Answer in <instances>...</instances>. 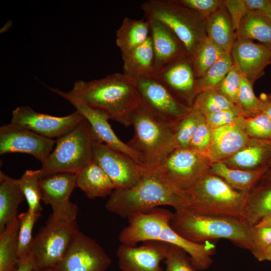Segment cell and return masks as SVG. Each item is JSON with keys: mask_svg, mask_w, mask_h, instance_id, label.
<instances>
[{"mask_svg": "<svg viewBox=\"0 0 271 271\" xmlns=\"http://www.w3.org/2000/svg\"><path fill=\"white\" fill-rule=\"evenodd\" d=\"M49 89L68 101L85 104L125 127L130 125V114L140 102L133 78L123 73L91 81L77 80L68 92Z\"/></svg>", "mask_w": 271, "mask_h": 271, "instance_id": "6da1fadb", "label": "cell"}, {"mask_svg": "<svg viewBox=\"0 0 271 271\" xmlns=\"http://www.w3.org/2000/svg\"><path fill=\"white\" fill-rule=\"evenodd\" d=\"M173 215L171 211L159 207L133 214L127 218L128 224L120 232L119 240L130 246L147 241L173 244L186 252L196 270L207 269L213 262L211 256L215 253V243L210 241L194 243L180 236L171 226Z\"/></svg>", "mask_w": 271, "mask_h": 271, "instance_id": "7a4b0ae2", "label": "cell"}, {"mask_svg": "<svg viewBox=\"0 0 271 271\" xmlns=\"http://www.w3.org/2000/svg\"><path fill=\"white\" fill-rule=\"evenodd\" d=\"M170 206L175 210L188 208L187 192L168 181L156 169L147 170L134 186L114 189L105 203L106 209L122 218L148 212L161 206Z\"/></svg>", "mask_w": 271, "mask_h": 271, "instance_id": "3957f363", "label": "cell"}, {"mask_svg": "<svg viewBox=\"0 0 271 271\" xmlns=\"http://www.w3.org/2000/svg\"><path fill=\"white\" fill-rule=\"evenodd\" d=\"M172 228L185 239L202 243L215 239H227L250 250L251 227L242 218L175 210Z\"/></svg>", "mask_w": 271, "mask_h": 271, "instance_id": "277c9868", "label": "cell"}, {"mask_svg": "<svg viewBox=\"0 0 271 271\" xmlns=\"http://www.w3.org/2000/svg\"><path fill=\"white\" fill-rule=\"evenodd\" d=\"M133 135L126 144L139 156L141 166L147 170L157 168L173 150L176 123L164 121L140 102L130 116Z\"/></svg>", "mask_w": 271, "mask_h": 271, "instance_id": "5b68a950", "label": "cell"}, {"mask_svg": "<svg viewBox=\"0 0 271 271\" xmlns=\"http://www.w3.org/2000/svg\"><path fill=\"white\" fill-rule=\"evenodd\" d=\"M187 194V211L244 218L248 193L235 190L217 175L209 172L204 175Z\"/></svg>", "mask_w": 271, "mask_h": 271, "instance_id": "8992f818", "label": "cell"}, {"mask_svg": "<svg viewBox=\"0 0 271 271\" xmlns=\"http://www.w3.org/2000/svg\"><path fill=\"white\" fill-rule=\"evenodd\" d=\"M141 9L147 19L167 26L182 44L191 58L207 37L206 20L179 0H149Z\"/></svg>", "mask_w": 271, "mask_h": 271, "instance_id": "52a82bcc", "label": "cell"}, {"mask_svg": "<svg viewBox=\"0 0 271 271\" xmlns=\"http://www.w3.org/2000/svg\"><path fill=\"white\" fill-rule=\"evenodd\" d=\"M56 140L54 150L39 169L40 177L58 173H78L93 160V144L99 139L84 118Z\"/></svg>", "mask_w": 271, "mask_h": 271, "instance_id": "ba28073f", "label": "cell"}, {"mask_svg": "<svg viewBox=\"0 0 271 271\" xmlns=\"http://www.w3.org/2000/svg\"><path fill=\"white\" fill-rule=\"evenodd\" d=\"M79 231L76 221L55 218L51 214L33 238L29 257L37 269H54L63 258Z\"/></svg>", "mask_w": 271, "mask_h": 271, "instance_id": "9c48e42d", "label": "cell"}, {"mask_svg": "<svg viewBox=\"0 0 271 271\" xmlns=\"http://www.w3.org/2000/svg\"><path fill=\"white\" fill-rule=\"evenodd\" d=\"M207 157L190 148L171 150L156 169L174 185L187 192L202 176L209 173Z\"/></svg>", "mask_w": 271, "mask_h": 271, "instance_id": "30bf717a", "label": "cell"}, {"mask_svg": "<svg viewBox=\"0 0 271 271\" xmlns=\"http://www.w3.org/2000/svg\"><path fill=\"white\" fill-rule=\"evenodd\" d=\"M140 103L161 119L176 123L192 108L178 100L153 76L133 78Z\"/></svg>", "mask_w": 271, "mask_h": 271, "instance_id": "8fae6325", "label": "cell"}, {"mask_svg": "<svg viewBox=\"0 0 271 271\" xmlns=\"http://www.w3.org/2000/svg\"><path fill=\"white\" fill-rule=\"evenodd\" d=\"M93 160L109 177L115 190H123L136 185L145 169L128 156L111 149L99 140L93 144Z\"/></svg>", "mask_w": 271, "mask_h": 271, "instance_id": "7c38bea8", "label": "cell"}, {"mask_svg": "<svg viewBox=\"0 0 271 271\" xmlns=\"http://www.w3.org/2000/svg\"><path fill=\"white\" fill-rule=\"evenodd\" d=\"M76 177L75 173H58L40 178L42 201L51 206L52 215L55 218L76 221L78 208L70 197L77 187Z\"/></svg>", "mask_w": 271, "mask_h": 271, "instance_id": "4fadbf2b", "label": "cell"}, {"mask_svg": "<svg viewBox=\"0 0 271 271\" xmlns=\"http://www.w3.org/2000/svg\"><path fill=\"white\" fill-rule=\"evenodd\" d=\"M84 119L76 110L66 116H55L38 112L29 106H21L13 110L11 122L54 139L66 134Z\"/></svg>", "mask_w": 271, "mask_h": 271, "instance_id": "5bb4252c", "label": "cell"}, {"mask_svg": "<svg viewBox=\"0 0 271 271\" xmlns=\"http://www.w3.org/2000/svg\"><path fill=\"white\" fill-rule=\"evenodd\" d=\"M111 259L93 239L78 232L55 271H106Z\"/></svg>", "mask_w": 271, "mask_h": 271, "instance_id": "9a60e30c", "label": "cell"}, {"mask_svg": "<svg viewBox=\"0 0 271 271\" xmlns=\"http://www.w3.org/2000/svg\"><path fill=\"white\" fill-rule=\"evenodd\" d=\"M56 140L39 135L11 122L0 127V155L21 153L45 162L53 150Z\"/></svg>", "mask_w": 271, "mask_h": 271, "instance_id": "2e32d148", "label": "cell"}, {"mask_svg": "<svg viewBox=\"0 0 271 271\" xmlns=\"http://www.w3.org/2000/svg\"><path fill=\"white\" fill-rule=\"evenodd\" d=\"M180 102L192 107L197 96L196 77L191 58H179L156 72L153 76Z\"/></svg>", "mask_w": 271, "mask_h": 271, "instance_id": "e0dca14e", "label": "cell"}, {"mask_svg": "<svg viewBox=\"0 0 271 271\" xmlns=\"http://www.w3.org/2000/svg\"><path fill=\"white\" fill-rule=\"evenodd\" d=\"M169 246L158 241H145L139 246L121 244L116 251L119 267L122 271H163L161 262Z\"/></svg>", "mask_w": 271, "mask_h": 271, "instance_id": "ac0fdd59", "label": "cell"}, {"mask_svg": "<svg viewBox=\"0 0 271 271\" xmlns=\"http://www.w3.org/2000/svg\"><path fill=\"white\" fill-rule=\"evenodd\" d=\"M230 54L233 64L252 85L271 64V48L250 40L236 38Z\"/></svg>", "mask_w": 271, "mask_h": 271, "instance_id": "d6986e66", "label": "cell"}, {"mask_svg": "<svg viewBox=\"0 0 271 271\" xmlns=\"http://www.w3.org/2000/svg\"><path fill=\"white\" fill-rule=\"evenodd\" d=\"M244 121L245 117L241 116L228 124L212 129L206 154L211 164L225 160L247 144L250 138L245 132Z\"/></svg>", "mask_w": 271, "mask_h": 271, "instance_id": "ffe728a7", "label": "cell"}, {"mask_svg": "<svg viewBox=\"0 0 271 271\" xmlns=\"http://www.w3.org/2000/svg\"><path fill=\"white\" fill-rule=\"evenodd\" d=\"M147 20L150 24L156 71L174 60L188 55L181 42L167 26L156 20Z\"/></svg>", "mask_w": 271, "mask_h": 271, "instance_id": "44dd1931", "label": "cell"}, {"mask_svg": "<svg viewBox=\"0 0 271 271\" xmlns=\"http://www.w3.org/2000/svg\"><path fill=\"white\" fill-rule=\"evenodd\" d=\"M69 102L88 121L101 142L113 150L126 154L141 165L138 155L117 137L108 122V118L104 114L83 103L73 100Z\"/></svg>", "mask_w": 271, "mask_h": 271, "instance_id": "7402d4cb", "label": "cell"}, {"mask_svg": "<svg viewBox=\"0 0 271 271\" xmlns=\"http://www.w3.org/2000/svg\"><path fill=\"white\" fill-rule=\"evenodd\" d=\"M270 158L271 140L250 138L241 149L221 162L232 168L250 170L268 166Z\"/></svg>", "mask_w": 271, "mask_h": 271, "instance_id": "603a6c76", "label": "cell"}, {"mask_svg": "<svg viewBox=\"0 0 271 271\" xmlns=\"http://www.w3.org/2000/svg\"><path fill=\"white\" fill-rule=\"evenodd\" d=\"M76 186L90 199L109 196L115 189L109 177L93 160L77 173Z\"/></svg>", "mask_w": 271, "mask_h": 271, "instance_id": "cb8c5ba5", "label": "cell"}, {"mask_svg": "<svg viewBox=\"0 0 271 271\" xmlns=\"http://www.w3.org/2000/svg\"><path fill=\"white\" fill-rule=\"evenodd\" d=\"M269 170L267 166L250 170L235 169L220 162L212 164L209 172L221 178L235 190L248 194Z\"/></svg>", "mask_w": 271, "mask_h": 271, "instance_id": "d4e9b609", "label": "cell"}, {"mask_svg": "<svg viewBox=\"0 0 271 271\" xmlns=\"http://www.w3.org/2000/svg\"><path fill=\"white\" fill-rule=\"evenodd\" d=\"M18 179L0 171V233L17 216L18 208L25 199Z\"/></svg>", "mask_w": 271, "mask_h": 271, "instance_id": "484cf974", "label": "cell"}, {"mask_svg": "<svg viewBox=\"0 0 271 271\" xmlns=\"http://www.w3.org/2000/svg\"><path fill=\"white\" fill-rule=\"evenodd\" d=\"M206 32L214 44L226 53H230L236 39L235 32L224 4L206 19Z\"/></svg>", "mask_w": 271, "mask_h": 271, "instance_id": "4316f807", "label": "cell"}, {"mask_svg": "<svg viewBox=\"0 0 271 271\" xmlns=\"http://www.w3.org/2000/svg\"><path fill=\"white\" fill-rule=\"evenodd\" d=\"M150 24L147 19L125 18L116 32V44L121 56L143 44L150 37Z\"/></svg>", "mask_w": 271, "mask_h": 271, "instance_id": "83f0119b", "label": "cell"}, {"mask_svg": "<svg viewBox=\"0 0 271 271\" xmlns=\"http://www.w3.org/2000/svg\"><path fill=\"white\" fill-rule=\"evenodd\" d=\"M121 57L123 73L131 78L152 76L156 73L155 57L150 36L143 44Z\"/></svg>", "mask_w": 271, "mask_h": 271, "instance_id": "f1b7e54d", "label": "cell"}, {"mask_svg": "<svg viewBox=\"0 0 271 271\" xmlns=\"http://www.w3.org/2000/svg\"><path fill=\"white\" fill-rule=\"evenodd\" d=\"M247 195L244 220L253 226L271 215V182L261 179Z\"/></svg>", "mask_w": 271, "mask_h": 271, "instance_id": "f546056e", "label": "cell"}, {"mask_svg": "<svg viewBox=\"0 0 271 271\" xmlns=\"http://www.w3.org/2000/svg\"><path fill=\"white\" fill-rule=\"evenodd\" d=\"M235 37L255 40L271 48V20L262 12L250 13L242 20Z\"/></svg>", "mask_w": 271, "mask_h": 271, "instance_id": "4dcf8cb0", "label": "cell"}, {"mask_svg": "<svg viewBox=\"0 0 271 271\" xmlns=\"http://www.w3.org/2000/svg\"><path fill=\"white\" fill-rule=\"evenodd\" d=\"M19 227V219L17 216L0 233V271H14L19 263L17 245Z\"/></svg>", "mask_w": 271, "mask_h": 271, "instance_id": "1f68e13d", "label": "cell"}, {"mask_svg": "<svg viewBox=\"0 0 271 271\" xmlns=\"http://www.w3.org/2000/svg\"><path fill=\"white\" fill-rule=\"evenodd\" d=\"M226 53L207 36L199 45L191 59L196 79L200 77Z\"/></svg>", "mask_w": 271, "mask_h": 271, "instance_id": "d6a6232c", "label": "cell"}, {"mask_svg": "<svg viewBox=\"0 0 271 271\" xmlns=\"http://www.w3.org/2000/svg\"><path fill=\"white\" fill-rule=\"evenodd\" d=\"M40 178L39 169L27 170L18 180L20 188L27 201L28 210L40 217L42 211L41 201H42V196L39 182Z\"/></svg>", "mask_w": 271, "mask_h": 271, "instance_id": "836d02e7", "label": "cell"}, {"mask_svg": "<svg viewBox=\"0 0 271 271\" xmlns=\"http://www.w3.org/2000/svg\"><path fill=\"white\" fill-rule=\"evenodd\" d=\"M236 107L237 106L227 99L217 88H210L204 90L197 95L192 107L205 116Z\"/></svg>", "mask_w": 271, "mask_h": 271, "instance_id": "e575fe53", "label": "cell"}, {"mask_svg": "<svg viewBox=\"0 0 271 271\" xmlns=\"http://www.w3.org/2000/svg\"><path fill=\"white\" fill-rule=\"evenodd\" d=\"M233 65L231 54L226 53L202 76L196 79V94L206 89L217 88Z\"/></svg>", "mask_w": 271, "mask_h": 271, "instance_id": "d590c367", "label": "cell"}, {"mask_svg": "<svg viewBox=\"0 0 271 271\" xmlns=\"http://www.w3.org/2000/svg\"><path fill=\"white\" fill-rule=\"evenodd\" d=\"M202 115L198 110L192 107L178 121L175 127L173 149L189 148Z\"/></svg>", "mask_w": 271, "mask_h": 271, "instance_id": "8d00e7d4", "label": "cell"}, {"mask_svg": "<svg viewBox=\"0 0 271 271\" xmlns=\"http://www.w3.org/2000/svg\"><path fill=\"white\" fill-rule=\"evenodd\" d=\"M19 227L18 233V256L19 260L29 256L30 248L33 242L32 230L39 216L30 210L20 214Z\"/></svg>", "mask_w": 271, "mask_h": 271, "instance_id": "74e56055", "label": "cell"}, {"mask_svg": "<svg viewBox=\"0 0 271 271\" xmlns=\"http://www.w3.org/2000/svg\"><path fill=\"white\" fill-rule=\"evenodd\" d=\"M252 84L242 75L237 96V106L245 118L256 115L261 112V101L253 91Z\"/></svg>", "mask_w": 271, "mask_h": 271, "instance_id": "f35d334b", "label": "cell"}, {"mask_svg": "<svg viewBox=\"0 0 271 271\" xmlns=\"http://www.w3.org/2000/svg\"><path fill=\"white\" fill-rule=\"evenodd\" d=\"M244 128L249 138L271 140V119L263 113L245 118Z\"/></svg>", "mask_w": 271, "mask_h": 271, "instance_id": "ab89813d", "label": "cell"}, {"mask_svg": "<svg viewBox=\"0 0 271 271\" xmlns=\"http://www.w3.org/2000/svg\"><path fill=\"white\" fill-rule=\"evenodd\" d=\"M165 261L166 266L165 271L196 270L186 252L173 244H170Z\"/></svg>", "mask_w": 271, "mask_h": 271, "instance_id": "60d3db41", "label": "cell"}, {"mask_svg": "<svg viewBox=\"0 0 271 271\" xmlns=\"http://www.w3.org/2000/svg\"><path fill=\"white\" fill-rule=\"evenodd\" d=\"M242 77V75L233 64L232 68L217 88L224 96L236 106Z\"/></svg>", "mask_w": 271, "mask_h": 271, "instance_id": "b9f144b4", "label": "cell"}, {"mask_svg": "<svg viewBox=\"0 0 271 271\" xmlns=\"http://www.w3.org/2000/svg\"><path fill=\"white\" fill-rule=\"evenodd\" d=\"M211 137L212 128L208 125L203 115L191 141L189 148L206 156L211 143Z\"/></svg>", "mask_w": 271, "mask_h": 271, "instance_id": "7bdbcfd3", "label": "cell"}, {"mask_svg": "<svg viewBox=\"0 0 271 271\" xmlns=\"http://www.w3.org/2000/svg\"><path fill=\"white\" fill-rule=\"evenodd\" d=\"M250 251L257 258L271 244V227H251Z\"/></svg>", "mask_w": 271, "mask_h": 271, "instance_id": "ee69618b", "label": "cell"}, {"mask_svg": "<svg viewBox=\"0 0 271 271\" xmlns=\"http://www.w3.org/2000/svg\"><path fill=\"white\" fill-rule=\"evenodd\" d=\"M241 116L244 117L238 107L220 110L204 116L207 123L212 129L228 124Z\"/></svg>", "mask_w": 271, "mask_h": 271, "instance_id": "f6af8a7d", "label": "cell"}, {"mask_svg": "<svg viewBox=\"0 0 271 271\" xmlns=\"http://www.w3.org/2000/svg\"><path fill=\"white\" fill-rule=\"evenodd\" d=\"M223 4L229 14L235 32L243 18L252 12L248 0H224Z\"/></svg>", "mask_w": 271, "mask_h": 271, "instance_id": "bcb514c9", "label": "cell"}, {"mask_svg": "<svg viewBox=\"0 0 271 271\" xmlns=\"http://www.w3.org/2000/svg\"><path fill=\"white\" fill-rule=\"evenodd\" d=\"M204 19L215 12L223 5L222 0H179Z\"/></svg>", "mask_w": 271, "mask_h": 271, "instance_id": "7dc6e473", "label": "cell"}, {"mask_svg": "<svg viewBox=\"0 0 271 271\" xmlns=\"http://www.w3.org/2000/svg\"><path fill=\"white\" fill-rule=\"evenodd\" d=\"M259 98L261 101V112L271 119V95L262 93Z\"/></svg>", "mask_w": 271, "mask_h": 271, "instance_id": "c3c4849f", "label": "cell"}, {"mask_svg": "<svg viewBox=\"0 0 271 271\" xmlns=\"http://www.w3.org/2000/svg\"><path fill=\"white\" fill-rule=\"evenodd\" d=\"M33 264L29 257L20 260L14 271H33Z\"/></svg>", "mask_w": 271, "mask_h": 271, "instance_id": "681fc988", "label": "cell"}, {"mask_svg": "<svg viewBox=\"0 0 271 271\" xmlns=\"http://www.w3.org/2000/svg\"><path fill=\"white\" fill-rule=\"evenodd\" d=\"M257 259L259 261L271 260V244L262 252Z\"/></svg>", "mask_w": 271, "mask_h": 271, "instance_id": "f907efd6", "label": "cell"}, {"mask_svg": "<svg viewBox=\"0 0 271 271\" xmlns=\"http://www.w3.org/2000/svg\"><path fill=\"white\" fill-rule=\"evenodd\" d=\"M255 226L257 227H271V215L263 218Z\"/></svg>", "mask_w": 271, "mask_h": 271, "instance_id": "816d5d0a", "label": "cell"}, {"mask_svg": "<svg viewBox=\"0 0 271 271\" xmlns=\"http://www.w3.org/2000/svg\"><path fill=\"white\" fill-rule=\"evenodd\" d=\"M262 13L271 20V0L269 1V3L262 11Z\"/></svg>", "mask_w": 271, "mask_h": 271, "instance_id": "f5cc1de1", "label": "cell"}, {"mask_svg": "<svg viewBox=\"0 0 271 271\" xmlns=\"http://www.w3.org/2000/svg\"><path fill=\"white\" fill-rule=\"evenodd\" d=\"M262 180L271 182V169H269L267 172L263 176Z\"/></svg>", "mask_w": 271, "mask_h": 271, "instance_id": "db71d44e", "label": "cell"}, {"mask_svg": "<svg viewBox=\"0 0 271 271\" xmlns=\"http://www.w3.org/2000/svg\"><path fill=\"white\" fill-rule=\"evenodd\" d=\"M33 271H55L54 269H37L34 268Z\"/></svg>", "mask_w": 271, "mask_h": 271, "instance_id": "11a10c76", "label": "cell"}, {"mask_svg": "<svg viewBox=\"0 0 271 271\" xmlns=\"http://www.w3.org/2000/svg\"><path fill=\"white\" fill-rule=\"evenodd\" d=\"M268 166L269 169H271V158H270V159L269 160Z\"/></svg>", "mask_w": 271, "mask_h": 271, "instance_id": "9f6ffc18", "label": "cell"}, {"mask_svg": "<svg viewBox=\"0 0 271 271\" xmlns=\"http://www.w3.org/2000/svg\"><path fill=\"white\" fill-rule=\"evenodd\" d=\"M270 94V95H271V93H270V94Z\"/></svg>", "mask_w": 271, "mask_h": 271, "instance_id": "6f0895ef", "label": "cell"}]
</instances>
